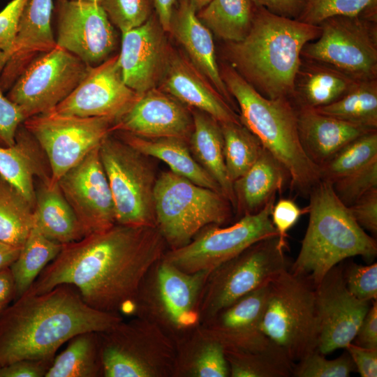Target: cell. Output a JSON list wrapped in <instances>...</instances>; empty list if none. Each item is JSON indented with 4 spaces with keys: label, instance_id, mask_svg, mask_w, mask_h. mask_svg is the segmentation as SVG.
<instances>
[{
    "label": "cell",
    "instance_id": "51",
    "mask_svg": "<svg viewBox=\"0 0 377 377\" xmlns=\"http://www.w3.org/2000/svg\"><path fill=\"white\" fill-rule=\"evenodd\" d=\"M54 358L22 360L0 365V377H45Z\"/></svg>",
    "mask_w": 377,
    "mask_h": 377
},
{
    "label": "cell",
    "instance_id": "14",
    "mask_svg": "<svg viewBox=\"0 0 377 377\" xmlns=\"http://www.w3.org/2000/svg\"><path fill=\"white\" fill-rule=\"evenodd\" d=\"M274 202L228 226L205 228L186 245L167 250L163 258L185 272H209L256 242L277 235L270 217Z\"/></svg>",
    "mask_w": 377,
    "mask_h": 377
},
{
    "label": "cell",
    "instance_id": "23",
    "mask_svg": "<svg viewBox=\"0 0 377 377\" xmlns=\"http://www.w3.org/2000/svg\"><path fill=\"white\" fill-rule=\"evenodd\" d=\"M53 0H29L13 45L0 61V84L10 87L26 68L56 46L51 27Z\"/></svg>",
    "mask_w": 377,
    "mask_h": 377
},
{
    "label": "cell",
    "instance_id": "45",
    "mask_svg": "<svg viewBox=\"0 0 377 377\" xmlns=\"http://www.w3.org/2000/svg\"><path fill=\"white\" fill-rule=\"evenodd\" d=\"M338 198L350 207L363 195L377 188V158L357 170L347 175L332 184Z\"/></svg>",
    "mask_w": 377,
    "mask_h": 377
},
{
    "label": "cell",
    "instance_id": "31",
    "mask_svg": "<svg viewBox=\"0 0 377 377\" xmlns=\"http://www.w3.org/2000/svg\"><path fill=\"white\" fill-rule=\"evenodd\" d=\"M118 132V138L149 157L165 163L170 170L193 183L221 192L215 180L193 156L188 142L178 138H149Z\"/></svg>",
    "mask_w": 377,
    "mask_h": 377
},
{
    "label": "cell",
    "instance_id": "21",
    "mask_svg": "<svg viewBox=\"0 0 377 377\" xmlns=\"http://www.w3.org/2000/svg\"><path fill=\"white\" fill-rule=\"evenodd\" d=\"M150 17L141 26L122 34L119 63L125 84L139 96L155 88L168 58L163 29Z\"/></svg>",
    "mask_w": 377,
    "mask_h": 377
},
{
    "label": "cell",
    "instance_id": "47",
    "mask_svg": "<svg viewBox=\"0 0 377 377\" xmlns=\"http://www.w3.org/2000/svg\"><path fill=\"white\" fill-rule=\"evenodd\" d=\"M29 0H12L0 11V61L12 48L23 10Z\"/></svg>",
    "mask_w": 377,
    "mask_h": 377
},
{
    "label": "cell",
    "instance_id": "25",
    "mask_svg": "<svg viewBox=\"0 0 377 377\" xmlns=\"http://www.w3.org/2000/svg\"><path fill=\"white\" fill-rule=\"evenodd\" d=\"M170 31L186 52L191 63L230 104L232 96L221 77L211 31L198 18L188 0H179Z\"/></svg>",
    "mask_w": 377,
    "mask_h": 377
},
{
    "label": "cell",
    "instance_id": "48",
    "mask_svg": "<svg viewBox=\"0 0 377 377\" xmlns=\"http://www.w3.org/2000/svg\"><path fill=\"white\" fill-rule=\"evenodd\" d=\"M25 117L20 108L3 94L0 89V145L10 147L15 144L19 127Z\"/></svg>",
    "mask_w": 377,
    "mask_h": 377
},
{
    "label": "cell",
    "instance_id": "33",
    "mask_svg": "<svg viewBox=\"0 0 377 377\" xmlns=\"http://www.w3.org/2000/svg\"><path fill=\"white\" fill-rule=\"evenodd\" d=\"M191 114L193 126L188 142L191 153L219 186L234 210L235 198L233 183L228 177L225 165L221 125L213 117L200 110L194 109Z\"/></svg>",
    "mask_w": 377,
    "mask_h": 377
},
{
    "label": "cell",
    "instance_id": "22",
    "mask_svg": "<svg viewBox=\"0 0 377 377\" xmlns=\"http://www.w3.org/2000/svg\"><path fill=\"white\" fill-rule=\"evenodd\" d=\"M269 283L244 295L200 325L224 351L256 348L270 339L260 330Z\"/></svg>",
    "mask_w": 377,
    "mask_h": 377
},
{
    "label": "cell",
    "instance_id": "28",
    "mask_svg": "<svg viewBox=\"0 0 377 377\" xmlns=\"http://www.w3.org/2000/svg\"><path fill=\"white\" fill-rule=\"evenodd\" d=\"M290 184V177L282 165L264 147L253 165L233 182L237 216L260 212Z\"/></svg>",
    "mask_w": 377,
    "mask_h": 377
},
{
    "label": "cell",
    "instance_id": "32",
    "mask_svg": "<svg viewBox=\"0 0 377 377\" xmlns=\"http://www.w3.org/2000/svg\"><path fill=\"white\" fill-rule=\"evenodd\" d=\"M175 346L172 377H229L223 346L200 325Z\"/></svg>",
    "mask_w": 377,
    "mask_h": 377
},
{
    "label": "cell",
    "instance_id": "27",
    "mask_svg": "<svg viewBox=\"0 0 377 377\" xmlns=\"http://www.w3.org/2000/svg\"><path fill=\"white\" fill-rule=\"evenodd\" d=\"M47 164L42 149L22 124L17 131L13 145H0V176L15 188L33 207L36 198L34 178L50 182Z\"/></svg>",
    "mask_w": 377,
    "mask_h": 377
},
{
    "label": "cell",
    "instance_id": "41",
    "mask_svg": "<svg viewBox=\"0 0 377 377\" xmlns=\"http://www.w3.org/2000/svg\"><path fill=\"white\" fill-rule=\"evenodd\" d=\"M377 158V130L348 142L318 167L320 181L333 184Z\"/></svg>",
    "mask_w": 377,
    "mask_h": 377
},
{
    "label": "cell",
    "instance_id": "26",
    "mask_svg": "<svg viewBox=\"0 0 377 377\" xmlns=\"http://www.w3.org/2000/svg\"><path fill=\"white\" fill-rule=\"evenodd\" d=\"M297 108V128L302 147L318 167L348 142L376 131L320 113L313 108Z\"/></svg>",
    "mask_w": 377,
    "mask_h": 377
},
{
    "label": "cell",
    "instance_id": "42",
    "mask_svg": "<svg viewBox=\"0 0 377 377\" xmlns=\"http://www.w3.org/2000/svg\"><path fill=\"white\" fill-rule=\"evenodd\" d=\"M377 6V0H302V9L296 20L318 26L334 16H355Z\"/></svg>",
    "mask_w": 377,
    "mask_h": 377
},
{
    "label": "cell",
    "instance_id": "56",
    "mask_svg": "<svg viewBox=\"0 0 377 377\" xmlns=\"http://www.w3.org/2000/svg\"><path fill=\"white\" fill-rule=\"evenodd\" d=\"M177 5V0H154L156 14L164 31H170L173 13Z\"/></svg>",
    "mask_w": 377,
    "mask_h": 377
},
{
    "label": "cell",
    "instance_id": "46",
    "mask_svg": "<svg viewBox=\"0 0 377 377\" xmlns=\"http://www.w3.org/2000/svg\"><path fill=\"white\" fill-rule=\"evenodd\" d=\"M343 276L350 293L357 299L371 302L377 299V263L369 265L350 264L343 268Z\"/></svg>",
    "mask_w": 377,
    "mask_h": 377
},
{
    "label": "cell",
    "instance_id": "9",
    "mask_svg": "<svg viewBox=\"0 0 377 377\" xmlns=\"http://www.w3.org/2000/svg\"><path fill=\"white\" fill-rule=\"evenodd\" d=\"M98 334L103 377H172L175 343L151 321L133 316Z\"/></svg>",
    "mask_w": 377,
    "mask_h": 377
},
{
    "label": "cell",
    "instance_id": "39",
    "mask_svg": "<svg viewBox=\"0 0 377 377\" xmlns=\"http://www.w3.org/2000/svg\"><path fill=\"white\" fill-rule=\"evenodd\" d=\"M315 110L349 123L377 129V79L360 81L339 100Z\"/></svg>",
    "mask_w": 377,
    "mask_h": 377
},
{
    "label": "cell",
    "instance_id": "1",
    "mask_svg": "<svg viewBox=\"0 0 377 377\" xmlns=\"http://www.w3.org/2000/svg\"><path fill=\"white\" fill-rule=\"evenodd\" d=\"M167 248L156 227L115 223L62 245L26 293L38 295L68 284L91 308L131 316L142 281Z\"/></svg>",
    "mask_w": 377,
    "mask_h": 377
},
{
    "label": "cell",
    "instance_id": "3",
    "mask_svg": "<svg viewBox=\"0 0 377 377\" xmlns=\"http://www.w3.org/2000/svg\"><path fill=\"white\" fill-rule=\"evenodd\" d=\"M320 33L319 25L257 6L248 34L240 41L226 43L224 55L229 65L265 98L291 99L302 50Z\"/></svg>",
    "mask_w": 377,
    "mask_h": 377
},
{
    "label": "cell",
    "instance_id": "40",
    "mask_svg": "<svg viewBox=\"0 0 377 377\" xmlns=\"http://www.w3.org/2000/svg\"><path fill=\"white\" fill-rule=\"evenodd\" d=\"M220 125L223 137L225 165L228 177L233 183L256 161L263 147L242 124L222 123Z\"/></svg>",
    "mask_w": 377,
    "mask_h": 377
},
{
    "label": "cell",
    "instance_id": "35",
    "mask_svg": "<svg viewBox=\"0 0 377 377\" xmlns=\"http://www.w3.org/2000/svg\"><path fill=\"white\" fill-rule=\"evenodd\" d=\"M229 377H290L295 364L274 341L246 350L224 351Z\"/></svg>",
    "mask_w": 377,
    "mask_h": 377
},
{
    "label": "cell",
    "instance_id": "36",
    "mask_svg": "<svg viewBox=\"0 0 377 377\" xmlns=\"http://www.w3.org/2000/svg\"><path fill=\"white\" fill-rule=\"evenodd\" d=\"M57 357L45 377L103 376L98 334L86 332L71 338Z\"/></svg>",
    "mask_w": 377,
    "mask_h": 377
},
{
    "label": "cell",
    "instance_id": "34",
    "mask_svg": "<svg viewBox=\"0 0 377 377\" xmlns=\"http://www.w3.org/2000/svg\"><path fill=\"white\" fill-rule=\"evenodd\" d=\"M256 8L251 0H211L196 15L219 39L238 42L249 32Z\"/></svg>",
    "mask_w": 377,
    "mask_h": 377
},
{
    "label": "cell",
    "instance_id": "10",
    "mask_svg": "<svg viewBox=\"0 0 377 377\" xmlns=\"http://www.w3.org/2000/svg\"><path fill=\"white\" fill-rule=\"evenodd\" d=\"M286 248L278 235L267 237L210 271L200 298V325L289 269Z\"/></svg>",
    "mask_w": 377,
    "mask_h": 377
},
{
    "label": "cell",
    "instance_id": "58",
    "mask_svg": "<svg viewBox=\"0 0 377 377\" xmlns=\"http://www.w3.org/2000/svg\"><path fill=\"white\" fill-rule=\"evenodd\" d=\"M195 10L198 11L205 6L211 0H188Z\"/></svg>",
    "mask_w": 377,
    "mask_h": 377
},
{
    "label": "cell",
    "instance_id": "20",
    "mask_svg": "<svg viewBox=\"0 0 377 377\" xmlns=\"http://www.w3.org/2000/svg\"><path fill=\"white\" fill-rule=\"evenodd\" d=\"M193 126L192 114L181 102L153 88L139 96L112 131L149 138H178L188 142Z\"/></svg>",
    "mask_w": 377,
    "mask_h": 377
},
{
    "label": "cell",
    "instance_id": "15",
    "mask_svg": "<svg viewBox=\"0 0 377 377\" xmlns=\"http://www.w3.org/2000/svg\"><path fill=\"white\" fill-rule=\"evenodd\" d=\"M90 67L56 45L26 68L7 97L20 108L25 119L50 112L74 90Z\"/></svg>",
    "mask_w": 377,
    "mask_h": 377
},
{
    "label": "cell",
    "instance_id": "43",
    "mask_svg": "<svg viewBox=\"0 0 377 377\" xmlns=\"http://www.w3.org/2000/svg\"><path fill=\"white\" fill-rule=\"evenodd\" d=\"M112 24L124 34L143 24L151 15L154 0H102Z\"/></svg>",
    "mask_w": 377,
    "mask_h": 377
},
{
    "label": "cell",
    "instance_id": "50",
    "mask_svg": "<svg viewBox=\"0 0 377 377\" xmlns=\"http://www.w3.org/2000/svg\"><path fill=\"white\" fill-rule=\"evenodd\" d=\"M348 207L361 228L376 235L377 188L371 189Z\"/></svg>",
    "mask_w": 377,
    "mask_h": 377
},
{
    "label": "cell",
    "instance_id": "53",
    "mask_svg": "<svg viewBox=\"0 0 377 377\" xmlns=\"http://www.w3.org/2000/svg\"><path fill=\"white\" fill-rule=\"evenodd\" d=\"M354 344L367 348H377V302L371 304L363 318L355 337Z\"/></svg>",
    "mask_w": 377,
    "mask_h": 377
},
{
    "label": "cell",
    "instance_id": "19",
    "mask_svg": "<svg viewBox=\"0 0 377 377\" xmlns=\"http://www.w3.org/2000/svg\"><path fill=\"white\" fill-rule=\"evenodd\" d=\"M99 146L57 182L86 235L116 223L113 198L101 160Z\"/></svg>",
    "mask_w": 377,
    "mask_h": 377
},
{
    "label": "cell",
    "instance_id": "57",
    "mask_svg": "<svg viewBox=\"0 0 377 377\" xmlns=\"http://www.w3.org/2000/svg\"><path fill=\"white\" fill-rule=\"evenodd\" d=\"M21 248H8L0 251V269L8 267L19 255Z\"/></svg>",
    "mask_w": 377,
    "mask_h": 377
},
{
    "label": "cell",
    "instance_id": "18",
    "mask_svg": "<svg viewBox=\"0 0 377 377\" xmlns=\"http://www.w3.org/2000/svg\"><path fill=\"white\" fill-rule=\"evenodd\" d=\"M138 97L123 80L117 54L91 66L74 90L50 112L80 117H108L116 121Z\"/></svg>",
    "mask_w": 377,
    "mask_h": 377
},
{
    "label": "cell",
    "instance_id": "5",
    "mask_svg": "<svg viewBox=\"0 0 377 377\" xmlns=\"http://www.w3.org/2000/svg\"><path fill=\"white\" fill-rule=\"evenodd\" d=\"M309 196V224L297 259L289 269L315 287L332 267L348 258H375L377 243L338 198L332 184L320 181Z\"/></svg>",
    "mask_w": 377,
    "mask_h": 377
},
{
    "label": "cell",
    "instance_id": "44",
    "mask_svg": "<svg viewBox=\"0 0 377 377\" xmlns=\"http://www.w3.org/2000/svg\"><path fill=\"white\" fill-rule=\"evenodd\" d=\"M355 370L347 350L336 359L328 360L316 350L295 364L293 376L348 377Z\"/></svg>",
    "mask_w": 377,
    "mask_h": 377
},
{
    "label": "cell",
    "instance_id": "38",
    "mask_svg": "<svg viewBox=\"0 0 377 377\" xmlns=\"http://www.w3.org/2000/svg\"><path fill=\"white\" fill-rule=\"evenodd\" d=\"M33 227V206L0 176V242L21 248Z\"/></svg>",
    "mask_w": 377,
    "mask_h": 377
},
{
    "label": "cell",
    "instance_id": "13",
    "mask_svg": "<svg viewBox=\"0 0 377 377\" xmlns=\"http://www.w3.org/2000/svg\"><path fill=\"white\" fill-rule=\"evenodd\" d=\"M114 122L108 117H80L47 112L26 119L22 125L46 156L50 183L57 184L112 133Z\"/></svg>",
    "mask_w": 377,
    "mask_h": 377
},
{
    "label": "cell",
    "instance_id": "59",
    "mask_svg": "<svg viewBox=\"0 0 377 377\" xmlns=\"http://www.w3.org/2000/svg\"><path fill=\"white\" fill-rule=\"evenodd\" d=\"M8 248H13V247L7 246H6V245H4V244H1V243L0 242V251H3V250H5V249H8Z\"/></svg>",
    "mask_w": 377,
    "mask_h": 377
},
{
    "label": "cell",
    "instance_id": "4",
    "mask_svg": "<svg viewBox=\"0 0 377 377\" xmlns=\"http://www.w3.org/2000/svg\"><path fill=\"white\" fill-rule=\"evenodd\" d=\"M220 71L239 105L242 124L286 170L290 186L302 195H309L320 181L319 169L301 144L294 102L286 97L265 98L229 64H224Z\"/></svg>",
    "mask_w": 377,
    "mask_h": 377
},
{
    "label": "cell",
    "instance_id": "2",
    "mask_svg": "<svg viewBox=\"0 0 377 377\" xmlns=\"http://www.w3.org/2000/svg\"><path fill=\"white\" fill-rule=\"evenodd\" d=\"M123 319L91 308L71 285L38 295L25 293L0 317V365L54 358L75 335L105 331Z\"/></svg>",
    "mask_w": 377,
    "mask_h": 377
},
{
    "label": "cell",
    "instance_id": "60",
    "mask_svg": "<svg viewBox=\"0 0 377 377\" xmlns=\"http://www.w3.org/2000/svg\"><path fill=\"white\" fill-rule=\"evenodd\" d=\"M80 1L96 2V3H101L102 1V0H80Z\"/></svg>",
    "mask_w": 377,
    "mask_h": 377
},
{
    "label": "cell",
    "instance_id": "24",
    "mask_svg": "<svg viewBox=\"0 0 377 377\" xmlns=\"http://www.w3.org/2000/svg\"><path fill=\"white\" fill-rule=\"evenodd\" d=\"M162 77V90L182 103L209 114L220 124H242L230 105L184 57L168 54Z\"/></svg>",
    "mask_w": 377,
    "mask_h": 377
},
{
    "label": "cell",
    "instance_id": "7",
    "mask_svg": "<svg viewBox=\"0 0 377 377\" xmlns=\"http://www.w3.org/2000/svg\"><path fill=\"white\" fill-rule=\"evenodd\" d=\"M209 273L183 272L162 257L142 281L131 316L151 321L176 343L200 325L199 302Z\"/></svg>",
    "mask_w": 377,
    "mask_h": 377
},
{
    "label": "cell",
    "instance_id": "17",
    "mask_svg": "<svg viewBox=\"0 0 377 377\" xmlns=\"http://www.w3.org/2000/svg\"><path fill=\"white\" fill-rule=\"evenodd\" d=\"M315 297L319 326L317 350L327 355L346 348L353 341L370 302L350 293L339 264L315 286Z\"/></svg>",
    "mask_w": 377,
    "mask_h": 377
},
{
    "label": "cell",
    "instance_id": "12",
    "mask_svg": "<svg viewBox=\"0 0 377 377\" xmlns=\"http://www.w3.org/2000/svg\"><path fill=\"white\" fill-rule=\"evenodd\" d=\"M99 154L111 190L116 223L156 227L154 193L157 176L149 156L108 135Z\"/></svg>",
    "mask_w": 377,
    "mask_h": 377
},
{
    "label": "cell",
    "instance_id": "8",
    "mask_svg": "<svg viewBox=\"0 0 377 377\" xmlns=\"http://www.w3.org/2000/svg\"><path fill=\"white\" fill-rule=\"evenodd\" d=\"M260 330L294 363L316 350L319 326L311 282L289 269L273 278Z\"/></svg>",
    "mask_w": 377,
    "mask_h": 377
},
{
    "label": "cell",
    "instance_id": "6",
    "mask_svg": "<svg viewBox=\"0 0 377 377\" xmlns=\"http://www.w3.org/2000/svg\"><path fill=\"white\" fill-rule=\"evenodd\" d=\"M154 203L156 228L169 249L186 245L209 226H223L233 209L222 193L171 170L157 177Z\"/></svg>",
    "mask_w": 377,
    "mask_h": 377
},
{
    "label": "cell",
    "instance_id": "52",
    "mask_svg": "<svg viewBox=\"0 0 377 377\" xmlns=\"http://www.w3.org/2000/svg\"><path fill=\"white\" fill-rule=\"evenodd\" d=\"M362 377L377 376V348H367L350 343L346 348Z\"/></svg>",
    "mask_w": 377,
    "mask_h": 377
},
{
    "label": "cell",
    "instance_id": "37",
    "mask_svg": "<svg viewBox=\"0 0 377 377\" xmlns=\"http://www.w3.org/2000/svg\"><path fill=\"white\" fill-rule=\"evenodd\" d=\"M61 248V244L47 239L37 228H32L18 256L9 267L15 286V300L30 288Z\"/></svg>",
    "mask_w": 377,
    "mask_h": 377
},
{
    "label": "cell",
    "instance_id": "29",
    "mask_svg": "<svg viewBox=\"0 0 377 377\" xmlns=\"http://www.w3.org/2000/svg\"><path fill=\"white\" fill-rule=\"evenodd\" d=\"M358 82L329 65L302 58L291 100L297 107L319 108L341 98Z\"/></svg>",
    "mask_w": 377,
    "mask_h": 377
},
{
    "label": "cell",
    "instance_id": "30",
    "mask_svg": "<svg viewBox=\"0 0 377 377\" xmlns=\"http://www.w3.org/2000/svg\"><path fill=\"white\" fill-rule=\"evenodd\" d=\"M34 227L47 239L61 245L79 241L86 235L58 183L50 182H41L36 190Z\"/></svg>",
    "mask_w": 377,
    "mask_h": 377
},
{
    "label": "cell",
    "instance_id": "49",
    "mask_svg": "<svg viewBox=\"0 0 377 377\" xmlns=\"http://www.w3.org/2000/svg\"><path fill=\"white\" fill-rule=\"evenodd\" d=\"M302 213L303 210L290 199L282 198L274 204L270 217L281 242L287 244V232L296 224Z\"/></svg>",
    "mask_w": 377,
    "mask_h": 377
},
{
    "label": "cell",
    "instance_id": "54",
    "mask_svg": "<svg viewBox=\"0 0 377 377\" xmlns=\"http://www.w3.org/2000/svg\"><path fill=\"white\" fill-rule=\"evenodd\" d=\"M258 7L283 17L296 19L302 9V0H251Z\"/></svg>",
    "mask_w": 377,
    "mask_h": 377
},
{
    "label": "cell",
    "instance_id": "55",
    "mask_svg": "<svg viewBox=\"0 0 377 377\" xmlns=\"http://www.w3.org/2000/svg\"><path fill=\"white\" fill-rule=\"evenodd\" d=\"M16 299V290L10 267L0 269V317Z\"/></svg>",
    "mask_w": 377,
    "mask_h": 377
},
{
    "label": "cell",
    "instance_id": "16",
    "mask_svg": "<svg viewBox=\"0 0 377 377\" xmlns=\"http://www.w3.org/2000/svg\"><path fill=\"white\" fill-rule=\"evenodd\" d=\"M57 13L58 47L91 66L108 59L116 34L100 3L57 0Z\"/></svg>",
    "mask_w": 377,
    "mask_h": 377
},
{
    "label": "cell",
    "instance_id": "11",
    "mask_svg": "<svg viewBox=\"0 0 377 377\" xmlns=\"http://www.w3.org/2000/svg\"><path fill=\"white\" fill-rule=\"evenodd\" d=\"M320 36L301 57L329 65L357 81L377 79V6L355 16L323 21Z\"/></svg>",
    "mask_w": 377,
    "mask_h": 377
}]
</instances>
